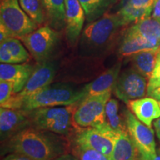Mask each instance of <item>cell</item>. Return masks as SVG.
<instances>
[{
    "instance_id": "1",
    "label": "cell",
    "mask_w": 160,
    "mask_h": 160,
    "mask_svg": "<svg viewBox=\"0 0 160 160\" xmlns=\"http://www.w3.org/2000/svg\"><path fill=\"white\" fill-rule=\"evenodd\" d=\"M62 137L30 126L2 142V155L19 153L33 160H53L67 153L68 145Z\"/></svg>"
},
{
    "instance_id": "2",
    "label": "cell",
    "mask_w": 160,
    "mask_h": 160,
    "mask_svg": "<svg viewBox=\"0 0 160 160\" xmlns=\"http://www.w3.org/2000/svg\"><path fill=\"white\" fill-rule=\"evenodd\" d=\"M123 18L117 13H108L92 22L88 23L82 32L79 43V55L97 57L108 51L124 26Z\"/></svg>"
},
{
    "instance_id": "3",
    "label": "cell",
    "mask_w": 160,
    "mask_h": 160,
    "mask_svg": "<svg viewBox=\"0 0 160 160\" xmlns=\"http://www.w3.org/2000/svg\"><path fill=\"white\" fill-rule=\"evenodd\" d=\"M88 97L85 87L74 84L57 82L45 86L21 100L18 109L25 112L40 108L70 106L80 103Z\"/></svg>"
},
{
    "instance_id": "4",
    "label": "cell",
    "mask_w": 160,
    "mask_h": 160,
    "mask_svg": "<svg viewBox=\"0 0 160 160\" xmlns=\"http://www.w3.org/2000/svg\"><path fill=\"white\" fill-rule=\"evenodd\" d=\"M72 105L40 108L26 112L31 126L61 136H69L74 129Z\"/></svg>"
},
{
    "instance_id": "5",
    "label": "cell",
    "mask_w": 160,
    "mask_h": 160,
    "mask_svg": "<svg viewBox=\"0 0 160 160\" xmlns=\"http://www.w3.org/2000/svg\"><path fill=\"white\" fill-rule=\"evenodd\" d=\"M0 26L11 37L19 38L29 34L38 28V25L24 11L19 0H1Z\"/></svg>"
},
{
    "instance_id": "6",
    "label": "cell",
    "mask_w": 160,
    "mask_h": 160,
    "mask_svg": "<svg viewBox=\"0 0 160 160\" xmlns=\"http://www.w3.org/2000/svg\"><path fill=\"white\" fill-rule=\"evenodd\" d=\"M111 96L110 91L86 97L79 103L73 113L75 125L81 128H98L105 124L106 104Z\"/></svg>"
},
{
    "instance_id": "7",
    "label": "cell",
    "mask_w": 160,
    "mask_h": 160,
    "mask_svg": "<svg viewBox=\"0 0 160 160\" xmlns=\"http://www.w3.org/2000/svg\"><path fill=\"white\" fill-rule=\"evenodd\" d=\"M38 63L51 59L59 41V33L49 25L42 26L19 38Z\"/></svg>"
},
{
    "instance_id": "8",
    "label": "cell",
    "mask_w": 160,
    "mask_h": 160,
    "mask_svg": "<svg viewBox=\"0 0 160 160\" xmlns=\"http://www.w3.org/2000/svg\"><path fill=\"white\" fill-rule=\"evenodd\" d=\"M58 68L59 63L57 60L50 59L38 63L22 91L13 94L8 102L2 107L18 109V106L22 99L51 84L57 74Z\"/></svg>"
},
{
    "instance_id": "9",
    "label": "cell",
    "mask_w": 160,
    "mask_h": 160,
    "mask_svg": "<svg viewBox=\"0 0 160 160\" xmlns=\"http://www.w3.org/2000/svg\"><path fill=\"white\" fill-rule=\"evenodd\" d=\"M124 116L128 132L139 151V160H153L157 149L153 130L140 122L130 109L125 110Z\"/></svg>"
},
{
    "instance_id": "10",
    "label": "cell",
    "mask_w": 160,
    "mask_h": 160,
    "mask_svg": "<svg viewBox=\"0 0 160 160\" xmlns=\"http://www.w3.org/2000/svg\"><path fill=\"white\" fill-rule=\"evenodd\" d=\"M148 79L131 67L120 72L113 91L118 99L128 103L148 94Z\"/></svg>"
},
{
    "instance_id": "11",
    "label": "cell",
    "mask_w": 160,
    "mask_h": 160,
    "mask_svg": "<svg viewBox=\"0 0 160 160\" xmlns=\"http://www.w3.org/2000/svg\"><path fill=\"white\" fill-rule=\"evenodd\" d=\"M74 143L82 147L95 150L108 157H111L113 147V139L108 135L99 129L91 127L78 130Z\"/></svg>"
},
{
    "instance_id": "12",
    "label": "cell",
    "mask_w": 160,
    "mask_h": 160,
    "mask_svg": "<svg viewBox=\"0 0 160 160\" xmlns=\"http://www.w3.org/2000/svg\"><path fill=\"white\" fill-rule=\"evenodd\" d=\"M30 126L31 124L26 112L20 109L1 107L0 134L2 142Z\"/></svg>"
},
{
    "instance_id": "13",
    "label": "cell",
    "mask_w": 160,
    "mask_h": 160,
    "mask_svg": "<svg viewBox=\"0 0 160 160\" xmlns=\"http://www.w3.org/2000/svg\"><path fill=\"white\" fill-rule=\"evenodd\" d=\"M85 20V11L79 0H65V33L71 45H75L81 36Z\"/></svg>"
},
{
    "instance_id": "14",
    "label": "cell",
    "mask_w": 160,
    "mask_h": 160,
    "mask_svg": "<svg viewBox=\"0 0 160 160\" xmlns=\"http://www.w3.org/2000/svg\"><path fill=\"white\" fill-rule=\"evenodd\" d=\"M35 66L31 64H7L0 65V81L11 82L14 94L22 91L31 77Z\"/></svg>"
},
{
    "instance_id": "15",
    "label": "cell",
    "mask_w": 160,
    "mask_h": 160,
    "mask_svg": "<svg viewBox=\"0 0 160 160\" xmlns=\"http://www.w3.org/2000/svg\"><path fill=\"white\" fill-rule=\"evenodd\" d=\"M128 105L136 117L150 128L153 122L160 117V106L158 100L153 97L131 100L128 102Z\"/></svg>"
},
{
    "instance_id": "16",
    "label": "cell",
    "mask_w": 160,
    "mask_h": 160,
    "mask_svg": "<svg viewBox=\"0 0 160 160\" xmlns=\"http://www.w3.org/2000/svg\"><path fill=\"white\" fill-rule=\"evenodd\" d=\"M153 48L160 47V19L149 16L133 23L127 29Z\"/></svg>"
},
{
    "instance_id": "17",
    "label": "cell",
    "mask_w": 160,
    "mask_h": 160,
    "mask_svg": "<svg viewBox=\"0 0 160 160\" xmlns=\"http://www.w3.org/2000/svg\"><path fill=\"white\" fill-rule=\"evenodd\" d=\"M31 59L29 51L18 38L10 37L0 43V61L1 63H25Z\"/></svg>"
},
{
    "instance_id": "18",
    "label": "cell",
    "mask_w": 160,
    "mask_h": 160,
    "mask_svg": "<svg viewBox=\"0 0 160 160\" xmlns=\"http://www.w3.org/2000/svg\"><path fill=\"white\" fill-rule=\"evenodd\" d=\"M113 142L111 160H139V151L128 130L115 133L113 137Z\"/></svg>"
},
{
    "instance_id": "19",
    "label": "cell",
    "mask_w": 160,
    "mask_h": 160,
    "mask_svg": "<svg viewBox=\"0 0 160 160\" xmlns=\"http://www.w3.org/2000/svg\"><path fill=\"white\" fill-rule=\"evenodd\" d=\"M121 62L116 63L111 68L108 69L97 79L84 85L88 97L97 95L112 91L121 71Z\"/></svg>"
},
{
    "instance_id": "20",
    "label": "cell",
    "mask_w": 160,
    "mask_h": 160,
    "mask_svg": "<svg viewBox=\"0 0 160 160\" xmlns=\"http://www.w3.org/2000/svg\"><path fill=\"white\" fill-rule=\"evenodd\" d=\"M159 48L145 50L130 56L128 57L131 67L146 79H149L154 70Z\"/></svg>"
},
{
    "instance_id": "21",
    "label": "cell",
    "mask_w": 160,
    "mask_h": 160,
    "mask_svg": "<svg viewBox=\"0 0 160 160\" xmlns=\"http://www.w3.org/2000/svg\"><path fill=\"white\" fill-rule=\"evenodd\" d=\"M49 25L59 31L65 27V0H42Z\"/></svg>"
},
{
    "instance_id": "22",
    "label": "cell",
    "mask_w": 160,
    "mask_h": 160,
    "mask_svg": "<svg viewBox=\"0 0 160 160\" xmlns=\"http://www.w3.org/2000/svg\"><path fill=\"white\" fill-rule=\"evenodd\" d=\"M119 0H79L85 11L86 21L92 22L109 13Z\"/></svg>"
},
{
    "instance_id": "23",
    "label": "cell",
    "mask_w": 160,
    "mask_h": 160,
    "mask_svg": "<svg viewBox=\"0 0 160 160\" xmlns=\"http://www.w3.org/2000/svg\"><path fill=\"white\" fill-rule=\"evenodd\" d=\"M153 48H153L142 38L127 30L120 42L118 52L121 57H128L138 52Z\"/></svg>"
},
{
    "instance_id": "24",
    "label": "cell",
    "mask_w": 160,
    "mask_h": 160,
    "mask_svg": "<svg viewBox=\"0 0 160 160\" xmlns=\"http://www.w3.org/2000/svg\"><path fill=\"white\" fill-rule=\"evenodd\" d=\"M106 122L113 131H125L127 129L125 120L119 114V102L115 99H110L105 107Z\"/></svg>"
},
{
    "instance_id": "25",
    "label": "cell",
    "mask_w": 160,
    "mask_h": 160,
    "mask_svg": "<svg viewBox=\"0 0 160 160\" xmlns=\"http://www.w3.org/2000/svg\"><path fill=\"white\" fill-rule=\"evenodd\" d=\"M24 11L38 25L44 22L45 14L42 0H19Z\"/></svg>"
},
{
    "instance_id": "26",
    "label": "cell",
    "mask_w": 160,
    "mask_h": 160,
    "mask_svg": "<svg viewBox=\"0 0 160 160\" xmlns=\"http://www.w3.org/2000/svg\"><path fill=\"white\" fill-rule=\"evenodd\" d=\"M73 154L77 157L79 160H111L110 157L99 151L88 148L82 147L75 143Z\"/></svg>"
},
{
    "instance_id": "27",
    "label": "cell",
    "mask_w": 160,
    "mask_h": 160,
    "mask_svg": "<svg viewBox=\"0 0 160 160\" xmlns=\"http://www.w3.org/2000/svg\"><path fill=\"white\" fill-rule=\"evenodd\" d=\"M155 2L156 0H122L119 8L143 11L151 14Z\"/></svg>"
},
{
    "instance_id": "28",
    "label": "cell",
    "mask_w": 160,
    "mask_h": 160,
    "mask_svg": "<svg viewBox=\"0 0 160 160\" xmlns=\"http://www.w3.org/2000/svg\"><path fill=\"white\" fill-rule=\"evenodd\" d=\"M13 93V85L11 82L0 81V105L2 107L11 99Z\"/></svg>"
},
{
    "instance_id": "29",
    "label": "cell",
    "mask_w": 160,
    "mask_h": 160,
    "mask_svg": "<svg viewBox=\"0 0 160 160\" xmlns=\"http://www.w3.org/2000/svg\"><path fill=\"white\" fill-rule=\"evenodd\" d=\"M160 88V57L157 56V62L153 73L148 82V94Z\"/></svg>"
},
{
    "instance_id": "30",
    "label": "cell",
    "mask_w": 160,
    "mask_h": 160,
    "mask_svg": "<svg viewBox=\"0 0 160 160\" xmlns=\"http://www.w3.org/2000/svg\"><path fill=\"white\" fill-rule=\"evenodd\" d=\"M2 160H33L28 156L19 153H8Z\"/></svg>"
},
{
    "instance_id": "31",
    "label": "cell",
    "mask_w": 160,
    "mask_h": 160,
    "mask_svg": "<svg viewBox=\"0 0 160 160\" xmlns=\"http://www.w3.org/2000/svg\"><path fill=\"white\" fill-rule=\"evenodd\" d=\"M151 16L160 19V0H156L152 9Z\"/></svg>"
},
{
    "instance_id": "32",
    "label": "cell",
    "mask_w": 160,
    "mask_h": 160,
    "mask_svg": "<svg viewBox=\"0 0 160 160\" xmlns=\"http://www.w3.org/2000/svg\"><path fill=\"white\" fill-rule=\"evenodd\" d=\"M53 160H79V159H78V157H76L74 154L66 153H64V154L59 156V157H56L55 159Z\"/></svg>"
},
{
    "instance_id": "33",
    "label": "cell",
    "mask_w": 160,
    "mask_h": 160,
    "mask_svg": "<svg viewBox=\"0 0 160 160\" xmlns=\"http://www.w3.org/2000/svg\"><path fill=\"white\" fill-rule=\"evenodd\" d=\"M10 37H11L8 33V32L5 31V29L2 26H0V43L5 41L6 39H8Z\"/></svg>"
},
{
    "instance_id": "34",
    "label": "cell",
    "mask_w": 160,
    "mask_h": 160,
    "mask_svg": "<svg viewBox=\"0 0 160 160\" xmlns=\"http://www.w3.org/2000/svg\"><path fill=\"white\" fill-rule=\"evenodd\" d=\"M153 127H154L157 138L159 139V142H160V117L153 121Z\"/></svg>"
},
{
    "instance_id": "35",
    "label": "cell",
    "mask_w": 160,
    "mask_h": 160,
    "mask_svg": "<svg viewBox=\"0 0 160 160\" xmlns=\"http://www.w3.org/2000/svg\"><path fill=\"white\" fill-rule=\"evenodd\" d=\"M148 96V97L154 98V99H156L157 100H160V88L154 90L153 91H152L151 93H149Z\"/></svg>"
},
{
    "instance_id": "36",
    "label": "cell",
    "mask_w": 160,
    "mask_h": 160,
    "mask_svg": "<svg viewBox=\"0 0 160 160\" xmlns=\"http://www.w3.org/2000/svg\"><path fill=\"white\" fill-rule=\"evenodd\" d=\"M153 160H160V148L157 149V153H156L155 157Z\"/></svg>"
},
{
    "instance_id": "37",
    "label": "cell",
    "mask_w": 160,
    "mask_h": 160,
    "mask_svg": "<svg viewBox=\"0 0 160 160\" xmlns=\"http://www.w3.org/2000/svg\"><path fill=\"white\" fill-rule=\"evenodd\" d=\"M158 56H159V57H160V48H159V53H158Z\"/></svg>"
},
{
    "instance_id": "38",
    "label": "cell",
    "mask_w": 160,
    "mask_h": 160,
    "mask_svg": "<svg viewBox=\"0 0 160 160\" xmlns=\"http://www.w3.org/2000/svg\"><path fill=\"white\" fill-rule=\"evenodd\" d=\"M158 102H159V105L160 106V100H158Z\"/></svg>"
}]
</instances>
